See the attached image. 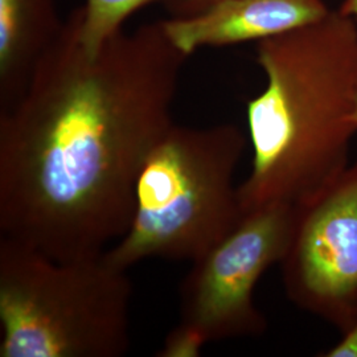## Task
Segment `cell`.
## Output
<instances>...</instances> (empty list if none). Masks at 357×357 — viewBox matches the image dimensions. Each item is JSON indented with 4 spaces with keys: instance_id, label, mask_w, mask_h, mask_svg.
I'll use <instances>...</instances> for the list:
<instances>
[{
    "instance_id": "obj_1",
    "label": "cell",
    "mask_w": 357,
    "mask_h": 357,
    "mask_svg": "<svg viewBox=\"0 0 357 357\" xmlns=\"http://www.w3.org/2000/svg\"><path fill=\"white\" fill-rule=\"evenodd\" d=\"M79 24L81 7L0 112V236L60 261L102 255L126 233L142 166L175 123L188 59L162 20L96 53Z\"/></svg>"
},
{
    "instance_id": "obj_6",
    "label": "cell",
    "mask_w": 357,
    "mask_h": 357,
    "mask_svg": "<svg viewBox=\"0 0 357 357\" xmlns=\"http://www.w3.org/2000/svg\"><path fill=\"white\" fill-rule=\"evenodd\" d=\"M290 302L342 335L357 321V162L305 205L280 262Z\"/></svg>"
},
{
    "instance_id": "obj_5",
    "label": "cell",
    "mask_w": 357,
    "mask_h": 357,
    "mask_svg": "<svg viewBox=\"0 0 357 357\" xmlns=\"http://www.w3.org/2000/svg\"><path fill=\"white\" fill-rule=\"evenodd\" d=\"M296 220L298 205L255 208L224 241L193 261L180 286V321L167 335L159 356H199L208 343L266 331L255 286L268 268L280 265Z\"/></svg>"
},
{
    "instance_id": "obj_8",
    "label": "cell",
    "mask_w": 357,
    "mask_h": 357,
    "mask_svg": "<svg viewBox=\"0 0 357 357\" xmlns=\"http://www.w3.org/2000/svg\"><path fill=\"white\" fill-rule=\"evenodd\" d=\"M57 0H0V112L24 93L64 22Z\"/></svg>"
},
{
    "instance_id": "obj_4",
    "label": "cell",
    "mask_w": 357,
    "mask_h": 357,
    "mask_svg": "<svg viewBox=\"0 0 357 357\" xmlns=\"http://www.w3.org/2000/svg\"><path fill=\"white\" fill-rule=\"evenodd\" d=\"M128 271L105 253L60 261L0 236V356L126 355Z\"/></svg>"
},
{
    "instance_id": "obj_11",
    "label": "cell",
    "mask_w": 357,
    "mask_h": 357,
    "mask_svg": "<svg viewBox=\"0 0 357 357\" xmlns=\"http://www.w3.org/2000/svg\"><path fill=\"white\" fill-rule=\"evenodd\" d=\"M323 357H357V321L348 332L342 335V339L327 349L319 354Z\"/></svg>"
},
{
    "instance_id": "obj_9",
    "label": "cell",
    "mask_w": 357,
    "mask_h": 357,
    "mask_svg": "<svg viewBox=\"0 0 357 357\" xmlns=\"http://www.w3.org/2000/svg\"><path fill=\"white\" fill-rule=\"evenodd\" d=\"M169 0H85L81 7L79 40L82 45L96 53L123 31V24L132 13L143 7Z\"/></svg>"
},
{
    "instance_id": "obj_3",
    "label": "cell",
    "mask_w": 357,
    "mask_h": 357,
    "mask_svg": "<svg viewBox=\"0 0 357 357\" xmlns=\"http://www.w3.org/2000/svg\"><path fill=\"white\" fill-rule=\"evenodd\" d=\"M246 147L233 123H174L142 166L131 224L107 261L126 270L150 258L192 264L224 241L248 213L234 183Z\"/></svg>"
},
{
    "instance_id": "obj_13",
    "label": "cell",
    "mask_w": 357,
    "mask_h": 357,
    "mask_svg": "<svg viewBox=\"0 0 357 357\" xmlns=\"http://www.w3.org/2000/svg\"><path fill=\"white\" fill-rule=\"evenodd\" d=\"M354 121H355V123H356V126H357V105H356V109H355V113H354Z\"/></svg>"
},
{
    "instance_id": "obj_7",
    "label": "cell",
    "mask_w": 357,
    "mask_h": 357,
    "mask_svg": "<svg viewBox=\"0 0 357 357\" xmlns=\"http://www.w3.org/2000/svg\"><path fill=\"white\" fill-rule=\"evenodd\" d=\"M331 10L324 0H222L204 13L162 20L168 38L188 57L202 48L262 41L308 26Z\"/></svg>"
},
{
    "instance_id": "obj_10",
    "label": "cell",
    "mask_w": 357,
    "mask_h": 357,
    "mask_svg": "<svg viewBox=\"0 0 357 357\" xmlns=\"http://www.w3.org/2000/svg\"><path fill=\"white\" fill-rule=\"evenodd\" d=\"M222 0H169L167 7L172 16L187 17L197 13H204Z\"/></svg>"
},
{
    "instance_id": "obj_2",
    "label": "cell",
    "mask_w": 357,
    "mask_h": 357,
    "mask_svg": "<svg viewBox=\"0 0 357 357\" xmlns=\"http://www.w3.org/2000/svg\"><path fill=\"white\" fill-rule=\"evenodd\" d=\"M266 77L249 100L252 168L240 184L246 212L305 205L349 167L357 126V23L331 10L308 26L255 44Z\"/></svg>"
},
{
    "instance_id": "obj_12",
    "label": "cell",
    "mask_w": 357,
    "mask_h": 357,
    "mask_svg": "<svg viewBox=\"0 0 357 357\" xmlns=\"http://www.w3.org/2000/svg\"><path fill=\"white\" fill-rule=\"evenodd\" d=\"M339 10L347 16H351L357 23V0H344Z\"/></svg>"
}]
</instances>
